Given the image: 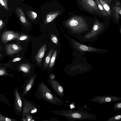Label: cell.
<instances>
[{
	"label": "cell",
	"instance_id": "cell-1",
	"mask_svg": "<svg viewBox=\"0 0 121 121\" xmlns=\"http://www.w3.org/2000/svg\"><path fill=\"white\" fill-rule=\"evenodd\" d=\"M72 35L76 38L89 32L92 26L89 25L86 19L82 17L74 16L66 23Z\"/></svg>",
	"mask_w": 121,
	"mask_h": 121
},
{
	"label": "cell",
	"instance_id": "cell-2",
	"mask_svg": "<svg viewBox=\"0 0 121 121\" xmlns=\"http://www.w3.org/2000/svg\"><path fill=\"white\" fill-rule=\"evenodd\" d=\"M108 26L104 22L96 19L90 30L88 32L76 38L79 42H93L97 40L108 28Z\"/></svg>",
	"mask_w": 121,
	"mask_h": 121
},
{
	"label": "cell",
	"instance_id": "cell-3",
	"mask_svg": "<svg viewBox=\"0 0 121 121\" xmlns=\"http://www.w3.org/2000/svg\"><path fill=\"white\" fill-rule=\"evenodd\" d=\"M34 96L39 99H43L55 105L61 106L64 104L63 100L55 95L43 82L38 85Z\"/></svg>",
	"mask_w": 121,
	"mask_h": 121
},
{
	"label": "cell",
	"instance_id": "cell-4",
	"mask_svg": "<svg viewBox=\"0 0 121 121\" xmlns=\"http://www.w3.org/2000/svg\"><path fill=\"white\" fill-rule=\"evenodd\" d=\"M68 38L74 48L82 54H85V52L103 53L108 51V50L106 49L96 48L83 44L70 37H69Z\"/></svg>",
	"mask_w": 121,
	"mask_h": 121
},
{
	"label": "cell",
	"instance_id": "cell-5",
	"mask_svg": "<svg viewBox=\"0 0 121 121\" xmlns=\"http://www.w3.org/2000/svg\"><path fill=\"white\" fill-rule=\"evenodd\" d=\"M4 49L5 56L10 58L21 56V52L23 49L21 43L17 42L7 43L4 46Z\"/></svg>",
	"mask_w": 121,
	"mask_h": 121
},
{
	"label": "cell",
	"instance_id": "cell-6",
	"mask_svg": "<svg viewBox=\"0 0 121 121\" xmlns=\"http://www.w3.org/2000/svg\"><path fill=\"white\" fill-rule=\"evenodd\" d=\"M20 33L17 31L7 30L0 34V43L4 48V46L7 43L16 42V40Z\"/></svg>",
	"mask_w": 121,
	"mask_h": 121
},
{
	"label": "cell",
	"instance_id": "cell-7",
	"mask_svg": "<svg viewBox=\"0 0 121 121\" xmlns=\"http://www.w3.org/2000/svg\"><path fill=\"white\" fill-rule=\"evenodd\" d=\"M23 99L24 101L22 112V118L25 117L27 114L32 115L37 112L38 107L33 102L27 100L24 98Z\"/></svg>",
	"mask_w": 121,
	"mask_h": 121
},
{
	"label": "cell",
	"instance_id": "cell-8",
	"mask_svg": "<svg viewBox=\"0 0 121 121\" xmlns=\"http://www.w3.org/2000/svg\"><path fill=\"white\" fill-rule=\"evenodd\" d=\"M80 1L83 7L88 11L102 15L94 0H80Z\"/></svg>",
	"mask_w": 121,
	"mask_h": 121
},
{
	"label": "cell",
	"instance_id": "cell-9",
	"mask_svg": "<svg viewBox=\"0 0 121 121\" xmlns=\"http://www.w3.org/2000/svg\"><path fill=\"white\" fill-rule=\"evenodd\" d=\"M48 83L52 88L54 92L62 98L64 96V89L63 86L56 79H51L48 78Z\"/></svg>",
	"mask_w": 121,
	"mask_h": 121
},
{
	"label": "cell",
	"instance_id": "cell-10",
	"mask_svg": "<svg viewBox=\"0 0 121 121\" xmlns=\"http://www.w3.org/2000/svg\"><path fill=\"white\" fill-rule=\"evenodd\" d=\"M20 62H18L14 68L17 69L18 71L23 72L25 77L29 78L34 73L31 66L29 64L20 63Z\"/></svg>",
	"mask_w": 121,
	"mask_h": 121
},
{
	"label": "cell",
	"instance_id": "cell-11",
	"mask_svg": "<svg viewBox=\"0 0 121 121\" xmlns=\"http://www.w3.org/2000/svg\"><path fill=\"white\" fill-rule=\"evenodd\" d=\"M37 75V73L34 74L32 75L28 78L25 81L24 85L23 90L22 93V96L23 99L33 86Z\"/></svg>",
	"mask_w": 121,
	"mask_h": 121
},
{
	"label": "cell",
	"instance_id": "cell-12",
	"mask_svg": "<svg viewBox=\"0 0 121 121\" xmlns=\"http://www.w3.org/2000/svg\"><path fill=\"white\" fill-rule=\"evenodd\" d=\"M15 105L16 109L19 114L21 115L22 111V99L17 90L15 91Z\"/></svg>",
	"mask_w": 121,
	"mask_h": 121
},
{
	"label": "cell",
	"instance_id": "cell-13",
	"mask_svg": "<svg viewBox=\"0 0 121 121\" xmlns=\"http://www.w3.org/2000/svg\"><path fill=\"white\" fill-rule=\"evenodd\" d=\"M46 49V45L45 44L40 48L36 55L35 58L38 64H39L41 63Z\"/></svg>",
	"mask_w": 121,
	"mask_h": 121
},
{
	"label": "cell",
	"instance_id": "cell-14",
	"mask_svg": "<svg viewBox=\"0 0 121 121\" xmlns=\"http://www.w3.org/2000/svg\"><path fill=\"white\" fill-rule=\"evenodd\" d=\"M23 58V57L21 56L15 57L12 58V59L8 62L4 63L5 65L7 68H14L15 66L18 62L21 61Z\"/></svg>",
	"mask_w": 121,
	"mask_h": 121
},
{
	"label": "cell",
	"instance_id": "cell-15",
	"mask_svg": "<svg viewBox=\"0 0 121 121\" xmlns=\"http://www.w3.org/2000/svg\"><path fill=\"white\" fill-rule=\"evenodd\" d=\"M16 11L20 20L23 25L26 26H29L30 24L27 21L23 11L20 8H17Z\"/></svg>",
	"mask_w": 121,
	"mask_h": 121
},
{
	"label": "cell",
	"instance_id": "cell-16",
	"mask_svg": "<svg viewBox=\"0 0 121 121\" xmlns=\"http://www.w3.org/2000/svg\"><path fill=\"white\" fill-rule=\"evenodd\" d=\"M53 50V48H52L50 50L45 57L43 65V67L44 69H47L48 67L52 57Z\"/></svg>",
	"mask_w": 121,
	"mask_h": 121
},
{
	"label": "cell",
	"instance_id": "cell-17",
	"mask_svg": "<svg viewBox=\"0 0 121 121\" xmlns=\"http://www.w3.org/2000/svg\"><path fill=\"white\" fill-rule=\"evenodd\" d=\"M100 4L109 15L111 14L110 7L106 0H99Z\"/></svg>",
	"mask_w": 121,
	"mask_h": 121
},
{
	"label": "cell",
	"instance_id": "cell-18",
	"mask_svg": "<svg viewBox=\"0 0 121 121\" xmlns=\"http://www.w3.org/2000/svg\"><path fill=\"white\" fill-rule=\"evenodd\" d=\"M29 39V37L27 35L24 33H20L16 40V42L21 43V42L27 41Z\"/></svg>",
	"mask_w": 121,
	"mask_h": 121
},
{
	"label": "cell",
	"instance_id": "cell-19",
	"mask_svg": "<svg viewBox=\"0 0 121 121\" xmlns=\"http://www.w3.org/2000/svg\"><path fill=\"white\" fill-rule=\"evenodd\" d=\"M58 14L59 13L57 12L48 14L46 16L45 23L47 24L52 22L56 17Z\"/></svg>",
	"mask_w": 121,
	"mask_h": 121
},
{
	"label": "cell",
	"instance_id": "cell-20",
	"mask_svg": "<svg viewBox=\"0 0 121 121\" xmlns=\"http://www.w3.org/2000/svg\"><path fill=\"white\" fill-rule=\"evenodd\" d=\"M95 1L100 10L103 16L108 17L109 16L107 13L104 9L102 6L100 4L99 0H95Z\"/></svg>",
	"mask_w": 121,
	"mask_h": 121
},
{
	"label": "cell",
	"instance_id": "cell-21",
	"mask_svg": "<svg viewBox=\"0 0 121 121\" xmlns=\"http://www.w3.org/2000/svg\"><path fill=\"white\" fill-rule=\"evenodd\" d=\"M112 8L116 13L115 14V19L117 21H118L120 18L119 15H121V8L120 7L115 6L113 7Z\"/></svg>",
	"mask_w": 121,
	"mask_h": 121
},
{
	"label": "cell",
	"instance_id": "cell-22",
	"mask_svg": "<svg viewBox=\"0 0 121 121\" xmlns=\"http://www.w3.org/2000/svg\"><path fill=\"white\" fill-rule=\"evenodd\" d=\"M57 55V51L55 50L51 57L49 65V68L50 69L54 66L55 61Z\"/></svg>",
	"mask_w": 121,
	"mask_h": 121
},
{
	"label": "cell",
	"instance_id": "cell-23",
	"mask_svg": "<svg viewBox=\"0 0 121 121\" xmlns=\"http://www.w3.org/2000/svg\"><path fill=\"white\" fill-rule=\"evenodd\" d=\"M0 6L3 7L7 10H9L7 1L6 0H0Z\"/></svg>",
	"mask_w": 121,
	"mask_h": 121
},
{
	"label": "cell",
	"instance_id": "cell-24",
	"mask_svg": "<svg viewBox=\"0 0 121 121\" xmlns=\"http://www.w3.org/2000/svg\"><path fill=\"white\" fill-rule=\"evenodd\" d=\"M51 39L52 41L56 45H58V40L57 38L54 34L51 35Z\"/></svg>",
	"mask_w": 121,
	"mask_h": 121
},
{
	"label": "cell",
	"instance_id": "cell-25",
	"mask_svg": "<svg viewBox=\"0 0 121 121\" xmlns=\"http://www.w3.org/2000/svg\"><path fill=\"white\" fill-rule=\"evenodd\" d=\"M25 117H26L25 118L26 121H35V119L30 114H27Z\"/></svg>",
	"mask_w": 121,
	"mask_h": 121
},
{
	"label": "cell",
	"instance_id": "cell-26",
	"mask_svg": "<svg viewBox=\"0 0 121 121\" xmlns=\"http://www.w3.org/2000/svg\"><path fill=\"white\" fill-rule=\"evenodd\" d=\"M11 119L4 117L0 114V121H11Z\"/></svg>",
	"mask_w": 121,
	"mask_h": 121
},
{
	"label": "cell",
	"instance_id": "cell-27",
	"mask_svg": "<svg viewBox=\"0 0 121 121\" xmlns=\"http://www.w3.org/2000/svg\"><path fill=\"white\" fill-rule=\"evenodd\" d=\"M5 56L4 52L0 51V61L3 60Z\"/></svg>",
	"mask_w": 121,
	"mask_h": 121
},
{
	"label": "cell",
	"instance_id": "cell-28",
	"mask_svg": "<svg viewBox=\"0 0 121 121\" xmlns=\"http://www.w3.org/2000/svg\"><path fill=\"white\" fill-rule=\"evenodd\" d=\"M31 15L32 18L34 19H35L37 16V13L33 11H32L31 12Z\"/></svg>",
	"mask_w": 121,
	"mask_h": 121
},
{
	"label": "cell",
	"instance_id": "cell-29",
	"mask_svg": "<svg viewBox=\"0 0 121 121\" xmlns=\"http://www.w3.org/2000/svg\"><path fill=\"white\" fill-rule=\"evenodd\" d=\"M49 77L51 79H54L55 78V76L53 73H51L50 74Z\"/></svg>",
	"mask_w": 121,
	"mask_h": 121
},
{
	"label": "cell",
	"instance_id": "cell-30",
	"mask_svg": "<svg viewBox=\"0 0 121 121\" xmlns=\"http://www.w3.org/2000/svg\"><path fill=\"white\" fill-rule=\"evenodd\" d=\"M0 51L2 52H4V49L1 45V44L0 43Z\"/></svg>",
	"mask_w": 121,
	"mask_h": 121
},
{
	"label": "cell",
	"instance_id": "cell-31",
	"mask_svg": "<svg viewBox=\"0 0 121 121\" xmlns=\"http://www.w3.org/2000/svg\"><path fill=\"white\" fill-rule=\"evenodd\" d=\"M121 5L120 2L119 1H116L115 3L116 6H121Z\"/></svg>",
	"mask_w": 121,
	"mask_h": 121
},
{
	"label": "cell",
	"instance_id": "cell-32",
	"mask_svg": "<svg viewBox=\"0 0 121 121\" xmlns=\"http://www.w3.org/2000/svg\"><path fill=\"white\" fill-rule=\"evenodd\" d=\"M105 100L106 102H108L111 101V99L109 97H107L105 99Z\"/></svg>",
	"mask_w": 121,
	"mask_h": 121
},
{
	"label": "cell",
	"instance_id": "cell-33",
	"mask_svg": "<svg viewBox=\"0 0 121 121\" xmlns=\"http://www.w3.org/2000/svg\"><path fill=\"white\" fill-rule=\"evenodd\" d=\"M121 118V116L120 115H119L116 116L115 117V119L118 120L120 119Z\"/></svg>",
	"mask_w": 121,
	"mask_h": 121
},
{
	"label": "cell",
	"instance_id": "cell-34",
	"mask_svg": "<svg viewBox=\"0 0 121 121\" xmlns=\"http://www.w3.org/2000/svg\"><path fill=\"white\" fill-rule=\"evenodd\" d=\"M49 120L50 121H59V120L58 119H56V118H51L50 119H49Z\"/></svg>",
	"mask_w": 121,
	"mask_h": 121
},
{
	"label": "cell",
	"instance_id": "cell-35",
	"mask_svg": "<svg viewBox=\"0 0 121 121\" xmlns=\"http://www.w3.org/2000/svg\"><path fill=\"white\" fill-rule=\"evenodd\" d=\"M113 0H106L107 2L109 4H111Z\"/></svg>",
	"mask_w": 121,
	"mask_h": 121
},
{
	"label": "cell",
	"instance_id": "cell-36",
	"mask_svg": "<svg viewBox=\"0 0 121 121\" xmlns=\"http://www.w3.org/2000/svg\"><path fill=\"white\" fill-rule=\"evenodd\" d=\"M117 107L119 108H121V103H120L118 104L117 105Z\"/></svg>",
	"mask_w": 121,
	"mask_h": 121
},
{
	"label": "cell",
	"instance_id": "cell-37",
	"mask_svg": "<svg viewBox=\"0 0 121 121\" xmlns=\"http://www.w3.org/2000/svg\"><path fill=\"white\" fill-rule=\"evenodd\" d=\"M119 31L120 32V34L121 35V26H120L119 27Z\"/></svg>",
	"mask_w": 121,
	"mask_h": 121
},
{
	"label": "cell",
	"instance_id": "cell-38",
	"mask_svg": "<svg viewBox=\"0 0 121 121\" xmlns=\"http://www.w3.org/2000/svg\"><path fill=\"white\" fill-rule=\"evenodd\" d=\"M70 107H71V108H72L73 107V105H70Z\"/></svg>",
	"mask_w": 121,
	"mask_h": 121
},
{
	"label": "cell",
	"instance_id": "cell-39",
	"mask_svg": "<svg viewBox=\"0 0 121 121\" xmlns=\"http://www.w3.org/2000/svg\"><path fill=\"white\" fill-rule=\"evenodd\" d=\"M7 1L8 0H6Z\"/></svg>",
	"mask_w": 121,
	"mask_h": 121
}]
</instances>
